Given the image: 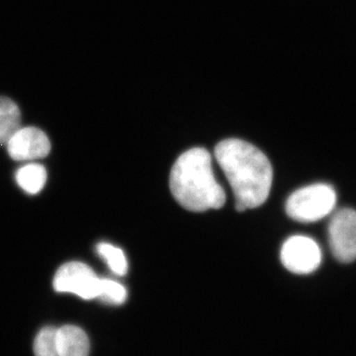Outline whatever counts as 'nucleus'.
Instances as JSON below:
<instances>
[{"label": "nucleus", "mask_w": 356, "mask_h": 356, "mask_svg": "<svg viewBox=\"0 0 356 356\" xmlns=\"http://www.w3.org/2000/svg\"><path fill=\"white\" fill-rule=\"evenodd\" d=\"M336 205L337 193L334 187L315 184L293 192L286 202V213L295 221L314 222L332 214Z\"/></svg>", "instance_id": "7ed1b4c3"}, {"label": "nucleus", "mask_w": 356, "mask_h": 356, "mask_svg": "<svg viewBox=\"0 0 356 356\" xmlns=\"http://www.w3.org/2000/svg\"><path fill=\"white\" fill-rule=\"evenodd\" d=\"M98 298L112 305H121L127 299V290L116 281L102 280V288Z\"/></svg>", "instance_id": "ddd939ff"}, {"label": "nucleus", "mask_w": 356, "mask_h": 356, "mask_svg": "<svg viewBox=\"0 0 356 356\" xmlns=\"http://www.w3.org/2000/svg\"><path fill=\"white\" fill-rule=\"evenodd\" d=\"M330 248L337 261L348 264L356 259V211L343 208L332 215L329 224Z\"/></svg>", "instance_id": "423d86ee"}, {"label": "nucleus", "mask_w": 356, "mask_h": 356, "mask_svg": "<svg viewBox=\"0 0 356 356\" xmlns=\"http://www.w3.org/2000/svg\"><path fill=\"white\" fill-rule=\"evenodd\" d=\"M16 181L27 193L37 194L46 184V168L38 163H30L22 166L16 172Z\"/></svg>", "instance_id": "9d476101"}, {"label": "nucleus", "mask_w": 356, "mask_h": 356, "mask_svg": "<svg viewBox=\"0 0 356 356\" xmlns=\"http://www.w3.org/2000/svg\"><path fill=\"white\" fill-rule=\"evenodd\" d=\"M60 356H88L90 344L86 332L76 325L58 329Z\"/></svg>", "instance_id": "6e6552de"}, {"label": "nucleus", "mask_w": 356, "mask_h": 356, "mask_svg": "<svg viewBox=\"0 0 356 356\" xmlns=\"http://www.w3.org/2000/svg\"><path fill=\"white\" fill-rule=\"evenodd\" d=\"M6 145L9 156L15 161L43 159L51 151L46 134L35 127H21Z\"/></svg>", "instance_id": "0eeeda50"}, {"label": "nucleus", "mask_w": 356, "mask_h": 356, "mask_svg": "<svg viewBox=\"0 0 356 356\" xmlns=\"http://www.w3.org/2000/svg\"><path fill=\"white\" fill-rule=\"evenodd\" d=\"M20 128L19 107L9 98L0 96V144H7Z\"/></svg>", "instance_id": "1a4fd4ad"}, {"label": "nucleus", "mask_w": 356, "mask_h": 356, "mask_svg": "<svg viewBox=\"0 0 356 356\" xmlns=\"http://www.w3.org/2000/svg\"><path fill=\"white\" fill-rule=\"evenodd\" d=\"M98 254L106 261L112 273L118 276H124L128 271V262L121 248L114 247L107 243H98Z\"/></svg>", "instance_id": "9b49d317"}, {"label": "nucleus", "mask_w": 356, "mask_h": 356, "mask_svg": "<svg viewBox=\"0 0 356 356\" xmlns=\"http://www.w3.org/2000/svg\"><path fill=\"white\" fill-rule=\"evenodd\" d=\"M34 353L36 356H60L58 344V329L44 327L35 339Z\"/></svg>", "instance_id": "f8f14e48"}, {"label": "nucleus", "mask_w": 356, "mask_h": 356, "mask_svg": "<svg viewBox=\"0 0 356 356\" xmlns=\"http://www.w3.org/2000/svg\"><path fill=\"white\" fill-rule=\"evenodd\" d=\"M54 287L58 292L72 293L81 298H98L102 280L83 262H69L60 266L54 278Z\"/></svg>", "instance_id": "20e7f679"}, {"label": "nucleus", "mask_w": 356, "mask_h": 356, "mask_svg": "<svg viewBox=\"0 0 356 356\" xmlns=\"http://www.w3.org/2000/svg\"><path fill=\"white\" fill-rule=\"evenodd\" d=\"M215 156L233 189L238 212L266 202L273 185V170L261 149L245 140L228 139L217 145Z\"/></svg>", "instance_id": "f257e3e1"}, {"label": "nucleus", "mask_w": 356, "mask_h": 356, "mask_svg": "<svg viewBox=\"0 0 356 356\" xmlns=\"http://www.w3.org/2000/svg\"><path fill=\"white\" fill-rule=\"evenodd\" d=\"M170 186L175 200L192 212L220 209L226 202V193L213 172L211 154L203 147L189 149L177 159Z\"/></svg>", "instance_id": "f03ea898"}, {"label": "nucleus", "mask_w": 356, "mask_h": 356, "mask_svg": "<svg viewBox=\"0 0 356 356\" xmlns=\"http://www.w3.org/2000/svg\"><path fill=\"white\" fill-rule=\"evenodd\" d=\"M280 259L288 270L305 275L317 270L322 264V250L318 243L309 236H293L283 243Z\"/></svg>", "instance_id": "39448f33"}]
</instances>
